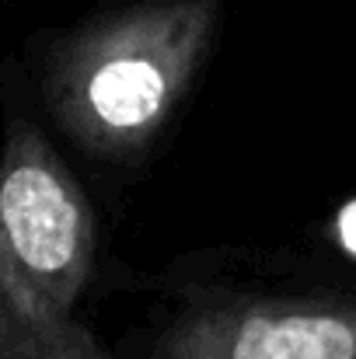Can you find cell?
Listing matches in <instances>:
<instances>
[{
    "instance_id": "1",
    "label": "cell",
    "mask_w": 356,
    "mask_h": 359,
    "mask_svg": "<svg viewBox=\"0 0 356 359\" xmlns=\"http://www.w3.org/2000/svg\"><path fill=\"white\" fill-rule=\"evenodd\" d=\"M98 251L88 192L25 91H4L0 359H109L81 314Z\"/></svg>"
},
{
    "instance_id": "2",
    "label": "cell",
    "mask_w": 356,
    "mask_h": 359,
    "mask_svg": "<svg viewBox=\"0 0 356 359\" xmlns=\"http://www.w3.org/2000/svg\"><path fill=\"white\" fill-rule=\"evenodd\" d=\"M217 0H150L49 46L35 98L98 161L136 157L192 84L217 28Z\"/></svg>"
},
{
    "instance_id": "3",
    "label": "cell",
    "mask_w": 356,
    "mask_h": 359,
    "mask_svg": "<svg viewBox=\"0 0 356 359\" xmlns=\"http://www.w3.org/2000/svg\"><path fill=\"white\" fill-rule=\"evenodd\" d=\"M157 359H356V300H213L189 307Z\"/></svg>"
},
{
    "instance_id": "4",
    "label": "cell",
    "mask_w": 356,
    "mask_h": 359,
    "mask_svg": "<svg viewBox=\"0 0 356 359\" xmlns=\"http://www.w3.org/2000/svg\"><path fill=\"white\" fill-rule=\"evenodd\" d=\"M332 238H336V248L346 251L350 258H356V199L343 203L332 217Z\"/></svg>"
}]
</instances>
